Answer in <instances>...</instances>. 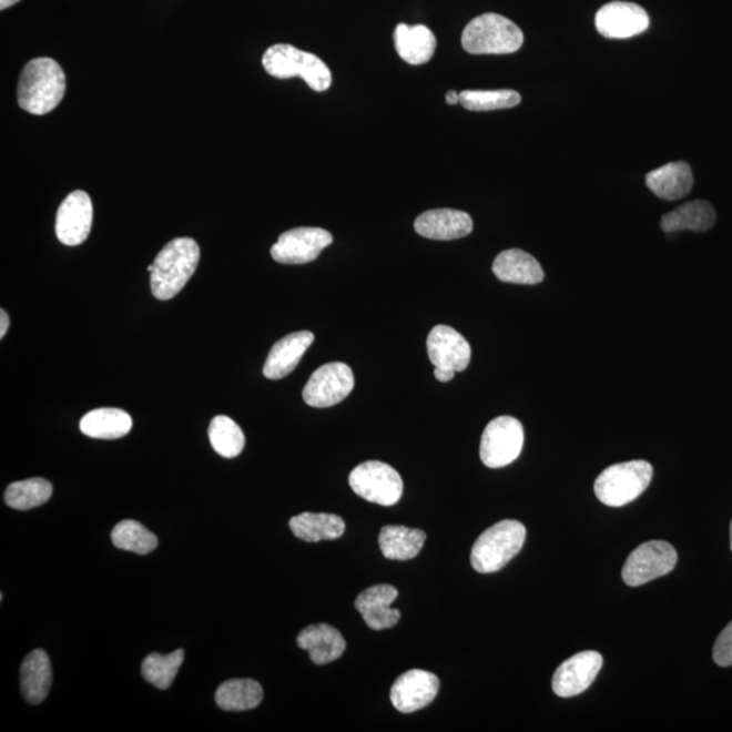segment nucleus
<instances>
[{"label": "nucleus", "instance_id": "9", "mask_svg": "<svg viewBox=\"0 0 732 732\" xmlns=\"http://www.w3.org/2000/svg\"><path fill=\"white\" fill-rule=\"evenodd\" d=\"M677 551L667 541L652 540L634 549L622 567V579L637 588L667 576L677 565Z\"/></svg>", "mask_w": 732, "mask_h": 732}, {"label": "nucleus", "instance_id": "28", "mask_svg": "<svg viewBox=\"0 0 732 732\" xmlns=\"http://www.w3.org/2000/svg\"><path fill=\"white\" fill-rule=\"evenodd\" d=\"M715 222L716 213L712 205L704 200H695L667 213L661 220V227L669 234L679 231L703 232Z\"/></svg>", "mask_w": 732, "mask_h": 732}, {"label": "nucleus", "instance_id": "11", "mask_svg": "<svg viewBox=\"0 0 732 732\" xmlns=\"http://www.w3.org/2000/svg\"><path fill=\"white\" fill-rule=\"evenodd\" d=\"M334 241L328 231L316 227H301L284 232L273 244V260L284 265L309 264Z\"/></svg>", "mask_w": 732, "mask_h": 732}, {"label": "nucleus", "instance_id": "17", "mask_svg": "<svg viewBox=\"0 0 732 732\" xmlns=\"http://www.w3.org/2000/svg\"><path fill=\"white\" fill-rule=\"evenodd\" d=\"M398 596L399 591L393 584H375L358 594L354 607L370 630H388L400 620L399 610L390 608Z\"/></svg>", "mask_w": 732, "mask_h": 732}, {"label": "nucleus", "instance_id": "32", "mask_svg": "<svg viewBox=\"0 0 732 732\" xmlns=\"http://www.w3.org/2000/svg\"><path fill=\"white\" fill-rule=\"evenodd\" d=\"M112 541L114 547L138 555L150 553L159 545L157 537L151 530L133 520H124L115 525Z\"/></svg>", "mask_w": 732, "mask_h": 732}, {"label": "nucleus", "instance_id": "25", "mask_svg": "<svg viewBox=\"0 0 732 732\" xmlns=\"http://www.w3.org/2000/svg\"><path fill=\"white\" fill-rule=\"evenodd\" d=\"M289 527L297 539L307 542L339 539L346 529L344 518L328 512H302L291 518Z\"/></svg>", "mask_w": 732, "mask_h": 732}, {"label": "nucleus", "instance_id": "19", "mask_svg": "<svg viewBox=\"0 0 732 732\" xmlns=\"http://www.w3.org/2000/svg\"><path fill=\"white\" fill-rule=\"evenodd\" d=\"M314 339L315 335L311 332H297L276 342L268 353L264 375L271 380H279L291 375Z\"/></svg>", "mask_w": 732, "mask_h": 732}, {"label": "nucleus", "instance_id": "31", "mask_svg": "<svg viewBox=\"0 0 732 732\" xmlns=\"http://www.w3.org/2000/svg\"><path fill=\"white\" fill-rule=\"evenodd\" d=\"M211 444L213 449L225 459H234L240 456L246 444V437L240 425L225 415H217L210 425Z\"/></svg>", "mask_w": 732, "mask_h": 732}, {"label": "nucleus", "instance_id": "16", "mask_svg": "<svg viewBox=\"0 0 732 732\" xmlns=\"http://www.w3.org/2000/svg\"><path fill=\"white\" fill-rule=\"evenodd\" d=\"M427 354L436 368L462 372L471 362V346L455 328L439 325L427 337Z\"/></svg>", "mask_w": 732, "mask_h": 732}, {"label": "nucleus", "instance_id": "6", "mask_svg": "<svg viewBox=\"0 0 732 732\" xmlns=\"http://www.w3.org/2000/svg\"><path fill=\"white\" fill-rule=\"evenodd\" d=\"M652 479V467L644 460L614 464L598 476L596 497L610 508H621L642 496Z\"/></svg>", "mask_w": 732, "mask_h": 732}, {"label": "nucleus", "instance_id": "8", "mask_svg": "<svg viewBox=\"0 0 732 732\" xmlns=\"http://www.w3.org/2000/svg\"><path fill=\"white\" fill-rule=\"evenodd\" d=\"M523 447L520 420L508 417L492 419L480 441V459L488 468H502L518 459Z\"/></svg>", "mask_w": 732, "mask_h": 732}, {"label": "nucleus", "instance_id": "13", "mask_svg": "<svg viewBox=\"0 0 732 732\" xmlns=\"http://www.w3.org/2000/svg\"><path fill=\"white\" fill-rule=\"evenodd\" d=\"M650 27V17L639 4L610 2L596 14L598 33L607 39L624 40L642 34Z\"/></svg>", "mask_w": 732, "mask_h": 732}, {"label": "nucleus", "instance_id": "15", "mask_svg": "<svg viewBox=\"0 0 732 732\" xmlns=\"http://www.w3.org/2000/svg\"><path fill=\"white\" fill-rule=\"evenodd\" d=\"M439 691L438 677L425 670H408L390 688V703L401 713H413L429 705Z\"/></svg>", "mask_w": 732, "mask_h": 732}, {"label": "nucleus", "instance_id": "22", "mask_svg": "<svg viewBox=\"0 0 732 732\" xmlns=\"http://www.w3.org/2000/svg\"><path fill=\"white\" fill-rule=\"evenodd\" d=\"M693 173L687 162L664 164L645 176V185L657 197L664 201H677L691 193Z\"/></svg>", "mask_w": 732, "mask_h": 732}, {"label": "nucleus", "instance_id": "36", "mask_svg": "<svg viewBox=\"0 0 732 732\" xmlns=\"http://www.w3.org/2000/svg\"><path fill=\"white\" fill-rule=\"evenodd\" d=\"M456 372L450 370V369H444V368H436L435 369V376L438 382L441 383H448L451 380V378L455 377Z\"/></svg>", "mask_w": 732, "mask_h": 732}, {"label": "nucleus", "instance_id": "40", "mask_svg": "<svg viewBox=\"0 0 732 732\" xmlns=\"http://www.w3.org/2000/svg\"><path fill=\"white\" fill-rule=\"evenodd\" d=\"M730 541H731V551H732V521L730 525Z\"/></svg>", "mask_w": 732, "mask_h": 732}, {"label": "nucleus", "instance_id": "35", "mask_svg": "<svg viewBox=\"0 0 732 732\" xmlns=\"http://www.w3.org/2000/svg\"><path fill=\"white\" fill-rule=\"evenodd\" d=\"M713 661L719 667H732V621L719 634L715 645H713Z\"/></svg>", "mask_w": 732, "mask_h": 732}, {"label": "nucleus", "instance_id": "24", "mask_svg": "<svg viewBox=\"0 0 732 732\" xmlns=\"http://www.w3.org/2000/svg\"><path fill=\"white\" fill-rule=\"evenodd\" d=\"M52 685L51 661L44 650H34L21 667V688L24 700L37 705L47 699Z\"/></svg>", "mask_w": 732, "mask_h": 732}, {"label": "nucleus", "instance_id": "33", "mask_svg": "<svg viewBox=\"0 0 732 732\" xmlns=\"http://www.w3.org/2000/svg\"><path fill=\"white\" fill-rule=\"evenodd\" d=\"M183 659H185L183 650H176L169 655H161L157 652L150 654L142 664L144 680L162 691L169 689L182 667Z\"/></svg>", "mask_w": 732, "mask_h": 732}, {"label": "nucleus", "instance_id": "14", "mask_svg": "<svg viewBox=\"0 0 732 732\" xmlns=\"http://www.w3.org/2000/svg\"><path fill=\"white\" fill-rule=\"evenodd\" d=\"M603 664L600 652L582 651L567 659L555 671L552 689L559 698H573L581 694L597 679Z\"/></svg>", "mask_w": 732, "mask_h": 732}, {"label": "nucleus", "instance_id": "1", "mask_svg": "<svg viewBox=\"0 0 732 732\" xmlns=\"http://www.w3.org/2000/svg\"><path fill=\"white\" fill-rule=\"evenodd\" d=\"M65 88V73L57 60H30L18 84V105L30 114H48L59 106Z\"/></svg>", "mask_w": 732, "mask_h": 732}, {"label": "nucleus", "instance_id": "30", "mask_svg": "<svg viewBox=\"0 0 732 732\" xmlns=\"http://www.w3.org/2000/svg\"><path fill=\"white\" fill-rule=\"evenodd\" d=\"M52 485L42 478H32L11 484L6 490L4 500L11 509L32 510L48 502L52 497Z\"/></svg>", "mask_w": 732, "mask_h": 732}, {"label": "nucleus", "instance_id": "38", "mask_svg": "<svg viewBox=\"0 0 732 732\" xmlns=\"http://www.w3.org/2000/svg\"><path fill=\"white\" fill-rule=\"evenodd\" d=\"M445 100H447L448 105H457V103H460V94L456 91H448Z\"/></svg>", "mask_w": 732, "mask_h": 732}, {"label": "nucleus", "instance_id": "34", "mask_svg": "<svg viewBox=\"0 0 732 732\" xmlns=\"http://www.w3.org/2000/svg\"><path fill=\"white\" fill-rule=\"evenodd\" d=\"M521 95L515 90H464L460 105L471 112H491L520 105Z\"/></svg>", "mask_w": 732, "mask_h": 732}, {"label": "nucleus", "instance_id": "26", "mask_svg": "<svg viewBox=\"0 0 732 732\" xmlns=\"http://www.w3.org/2000/svg\"><path fill=\"white\" fill-rule=\"evenodd\" d=\"M426 541V533L420 529L387 525L378 536L384 558L390 560H410L420 552Z\"/></svg>", "mask_w": 732, "mask_h": 732}, {"label": "nucleus", "instance_id": "2", "mask_svg": "<svg viewBox=\"0 0 732 732\" xmlns=\"http://www.w3.org/2000/svg\"><path fill=\"white\" fill-rule=\"evenodd\" d=\"M200 256L199 244L192 237H176L167 243L152 264V295L162 302L179 295L197 268Z\"/></svg>", "mask_w": 732, "mask_h": 732}, {"label": "nucleus", "instance_id": "29", "mask_svg": "<svg viewBox=\"0 0 732 732\" xmlns=\"http://www.w3.org/2000/svg\"><path fill=\"white\" fill-rule=\"evenodd\" d=\"M215 699L224 711H248L261 704L264 689L254 680H230L218 687Z\"/></svg>", "mask_w": 732, "mask_h": 732}, {"label": "nucleus", "instance_id": "7", "mask_svg": "<svg viewBox=\"0 0 732 732\" xmlns=\"http://www.w3.org/2000/svg\"><path fill=\"white\" fill-rule=\"evenodd\" d=\"M352 490L368 502L394 506L403 494V480L398 471L386 462L365 461L349 476Z\"/></svg>", "mask_w": 732, "mask_h": 732}, {"label": "nucleus", "instance_id": "27", "mask_svg": "<svg viewBox=\"0 0 732 732\" xmlns=\"http://www.w3.org/2000/svg\"><path fill=\"white\" fill-rule=\"evenodd\" d=\"M131 415L120 408H96L81 420L83 435L98 439H118L132 429Z\"/></svg>", "mask_w": 732, "mask_h": 732}, {"label": "nucleus", "instance_id": "20", "mask_svg": "<svg viewBox=\"0 0 732 732\" xmlns=\"http://www.w3.org/2000/svg\"><path fill=\"white\" fill-rule=\"evenodd\" d=\"M297 645L308 651L311 661L315 664H327L337 661L346 650L342 633L328 624H315L304 628L298 633Z\"/></svg>", "mask_w": 732, "mask_h": 732}, {"label": "nucleus", "instance_id": "10", "mask_svg": "<svg viewBox=\"0 0 732 732\" xmlns=\"http://www.w3.org/2000/svg\"><path fill=\"white\" fill-rule=\"evenodd\" d=\"M350 366L344 363H329L316 369L303 389V399L308 406L326 408L338 405L350 395L354 388Z\"/></svg>", "mask_w": 732, "mask_h": 732}, {"label": "nucleus", "instance_id": "18", "mask_svg": "<svg viewBox=\"0 0 732 732\" xmlns=\"http://www.w3.org/2000/svg\"><path fill=\"white\" fill-rule=\"evenodd\" d=\"M417 234L431 241H456L471 234L474 222L468 213L456 210L426 211L415 220Z\"/></svg>", "mask_w": 732, "mask_h": 732}, {"label": "nucleus", "instance_id": "37", "mask_svg": "<svg viewBox=\"0 0 732 732\" xmlns=\"http://www.w3.org/2000/svg\"><path fill=\"white\" fill-rule=\"evenodd\" d=\"M10 326V319L8 313L4 309L0 311V338H4L6 333H8Z\"/></svg>", "mask_w": 732, "mask_h": 732}, {"label": "nucleus", "instance_id": "12", "mask_svg": "<svg viewBox=\"0 0 732 732\" xmlns=\"http://www.w3.org/2000/svg\"><path fill=\"white\" fill-rule=\"evenodd\" d=\"M94 210L90 195L75 191L67 195L57 215V236L65 246H79L93 227Z\"/></svg>", "mask_w": 732, "mask_h": 732}, {"label": "nucleus", "instance_id": "39", "mask_svg": "<svg viewBox=\"0 0 732 732\" xmlns=\"http://www.w3.org/2000/svg\"><path fill=\"white\" fill-rule=\"evenodd\" d=\"M18 2H20V0H0V10L9 9Z\"/></svg>", "mask_w": 732, "mask_h": 732}, {"label": "nucleus", "instance_id": "3", "mask_svg": "<svg viewBox=\"0 0 732 732\" xmlns=\"http://www.w3.org/2000/svg\"><path fill=\"white\" fill-rule=\"evenodd\" d=\"M527 529L520 521L504 520L485 530L475 541L471 565L475 571L491 573L504 569L521 551Z\"/></svg>", "mask_w": 732, "mask_h": 732}, {"label": "nucleus", "instance_id": "4", "mask_svg": "<svg viewBox=\"0 0 732 732\" xmlns=\"http://www.w3.org/2000/svg\"><path fill=\"white\" fill-rule=\"evenodd\" d=\"M268 75L278 79L301 77L311 89L323 93L333 82L332 71L316 54L301 51L289 44H277L267 49L262 58Z\"/></svg>", "mask_w": 732, "mask_h": 732}, {"label": "nucleus", "instance_id": "5", "mask_svg": "<svg viewBox=\"0 0 732 732\" xmlns=\"http://www.w3.org/2000/svg\"><path fill=\"white\" fill-rule=\"evenodd\" d=\"M523 44V33L508 18L487 12L464 29L461 45L472 54H509Z\"/></svg>", "mask_w": 732, "mask_h": 732}, {"label": "nucleus", "instance_id": "21", "mask_svg": "<svg viewBox=\"0 0 732 732\" xmlns=\"http://www.w3.org/2000/svg\"><path fill=\"white\" fill-rule=\"evenodd\" d=\"M492 273L502 283L536 285L545 279V272L533 255L520 248L505 250L492 264Z\"/></svg>", "mask_w": 732, "mask_h": 732}, {"label": "nucleus", "instance_id": "23", "mask_svg": "<svg viewBox=\"0 0 732 732\" xmlns=\"http://www.w3.org/2000/svg\"><path fill=\"white\" fill-rule=\"evenodd\" d=\"M394 41L396 52L408 64L420 65L435 57L437 40L425 24L399 23L395 29Z\"/></svg>", "mask_w": 732, "mask_h": 732}]
</instances>
